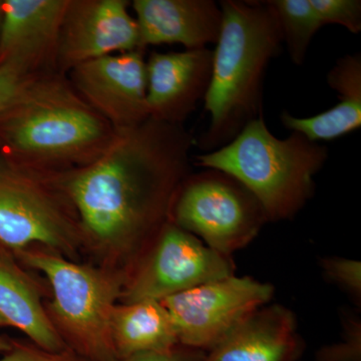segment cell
<instances>
[{"label":"cell","instance_id":"1","mask_svg":"<svg viewBox=\"0 0 361 361\" xmlns=\"http://www.w3.org/2000/svg\"><path fill=\"white\" fill-rule=\"evenodd\" d=\"M195 142L184 126L149 118L118 132L94 163L59 174L80 216L84 261L127 281L170 222Z\"/></svg>","mask_w":361,"mask_h":361},{"label":"cell","instance_id":"2","mask_svg":"<svg viewBox=\"0 0 361 361\" xmlns=\"http://www.w3.org/2000/svg\"><path fill=\"white\" fill-rule=\"evenodd\" d=\"M116 134L63 73L33 78L0 111V157L39 172L87 167L106 153Z\"/></svg>","mask_w":361,"mask_h":361},{"label":"cell","instance_id":"3","mask_svg":"<svg viewBox=\"0 0 361 361\" xmlns=\"http://www.w3.org/2000/svg\"><path fill=\"white\" fill-rule=\"evenodd\" d=\"M222 27L213 51L212 77L205 99L208 129L195 145L209 152L232 142L247 123L263 115V82L282 35L269 1L220 2Z\"/></svg>","mask_w":361,"mask_h":361},{"label":"cell","instance_id":"4","mask_svg":"<svg viewBox=\"0 0 361 361\" xmlns=\"http://www.w3.org/2000/svg\"><path fill=\"white\" fill-rule=\"evenodd\" d=\"M329 159L326 147L298 132L275 137L259 116L222 148L194 157L197 167L238 180L259 202L268 221L294 217L314 192L315 175Z\"/></svg>","mask_w":361,"mask_h":361},{"label":"cell","instance_id":"5","mask_svg":"<svg viewBox=\"0 0 361 361\" xmlns=\"http://www.w3.org/2000/svg\"><path fill=\"white\" fill-rule=\"evenodd\" d=\"M39 272L51 288L45 312L66 348L87 361H118L111 338V313L125 279L87 261H71L42 246L14 254Z\"/></svg>","mask_w":361,"mask_h":361},{"label":"cell","instance_id":"6","mask_svg":"<svg viewBox=\"0 0 361 361\" xmlns=\"http://www.w3.org/2000/svg\"><path fill=\"white\" fill-rule=\"evenodd\" d=\"M32 246L84 261L80 216L59 174L0 157V249L14 255Z\"/></svg>","mask_w":361,"mask_h":361},{"label":"cell","instance_id":"7","mask_svg":"<svg viewBox=\"0 0 361 361\" xmlns=\"http://www.w3.org/2000/svg\"><path fill=\"white\" fill-rule=\"evenodd\" d=\"M170 221L226 256L248 245L268 222L245 187L211 169L188 175L176 195Z\"/></svg>","mask_w":361,"mask_h":361},{"label":"cell","instance_id":"8","mask_svg":"<svg viewBox=\"0 0 361 361\" xmlns=\"http://www.w3.org/2000/svg\"><path fill=\"white\" fill-rule=\"evenodd\" d=\"M230 256L204 245L200 239L168 222L123 286L120 303L161 301L234 275Z\"/></svg>","mask_w":361,"mask_h":361},{"label":"cell","instance_id":"9","mask_svg":"<svg viewBox=\"0 0 361 361\" xmlns=\"http://www.w3.org/2000/svg\"><path fill=\"white\" fill-rule=\"evenodd\" d=\"M272 296L270 284L233 275L161 302L170 314L180 345L207 353L252 313L264 307Z\"/></svg>","mask_w":361,"mask_h":361},{"label":"cell","instance_id":"10","mask_svg":"<svg viewBox=\"0 0 361 361\" xmlns=\"http://www.w3.org/2000/svg\"><path fill=\"white\" fill-rule=\"evenodd\" d=\"M66 75L80 96L116 132L133 129L149 120L144 51L122 52L85 61Z\"/></svg>","mask_w":361,"mask_h":361},{"label":"cell","instance_id":"11","mask_svg":"<svg viewBox=\"0 0 361 361\" xmlns=\"http://www.w3.org/2000/svg\"><path fill=\"white\" fill-rule=\"evenodd\" d=\"M128 0H68L59 37V73L114 52L142 51Z\"/></svg>","mask_w":361,"mask_h":361},{"label":"cell","instance_id":"12","mask_svg":"<svg viewBox=\"0 0 361 361\" xmlns=\"http://www.w3.org/2000/svg\"><path fill=\"white\" fill-rule=\"evenodd\" d=\"M68 4V0H4L0 66L32 77L59 73V37Z\"/></svg>","mask_w":361,"mask_h":361},{"label":"cell","instance_id":"13","mask_svg":"<svg viewBox=\"0 0 361 361\" xmlns=\"http://www.w3.org/2000/svg\"><path fill=\"white\" fill-rule=\"evenodd\" d=\"M146 66L149 118L183 126L208 92L212 77V49L153 52Z\"/></svg>","mask_w":361,"mask_h":361},{"label":"cell","instance_id":"14","mask_svg":"<svg viewBox=\"0 0 361 361\" xmlns=\"http://www.w3.org/2000/svg\"><path fill=\"white\" fill-rule=\"evenodd\" d=\"M142 51L149 45L182 44L199 49L219 39L223 14L213 0H135Z\"/></svg>","mask_w":361,"mask_h":361},{"label":"cell","instance_id":"15","mask_svg":"<svg viewBox=\"0 0 361 361\" xmlns=\"http://www.w3.org/2000/svg\"><path fill=\"white\" fill-rule=\"evenodd\" d=\"M302 351L293 313L272 305L252 313L204 361H299Z\"/></svg>","mask_w":361,"mask_h":361},{"label":"cell","instance_id":"16","mask_svg":"<svg viewBox=\"0 0 361 361\" xmlns=\"http://www.w3.org/2000/svg\"><path fill=\"white\" fill-rule=\"evenodd\" d=\"M18 262L11 252L0 249V315L9 327H16L28 341L47 350L66 348L47 312L44 302L51 298L47 280Z\"/></svg>","mask_w":361,"mask_h":361},{"label":"cell","instance_id":"17","mask_svg":"<svg viewBox=\"0 0 361 361\" xmlns=\"http://www.w3.org/2000/svg\"><path fill=\"white\" fill-rule=\"evenodd\" d=\"M327 82L338 94V103L329 110L307 118H297L283 111L282 125L310 141H334L361 127V54H346L327 75Z\"/></svg>","mask_w":361,"mask_h":361},{"label":"cell","instance_id":"18","mask_svg":"<svg viewBox=\"0 0 361 361\" xmlns=\"http://www.w3.org/2000/svg\"><path fill=\"white\" fill-rule=\"evenodd\" d=\"M111 330L118 360L168 350L180 344L170 314L161 301L116 303Z\"/></svg>","mask_w":361,"mask_h":361},{"label":"cell","instance_id":"19","mask_svg":"<svg viewBox=\"0 0 361 361\" xmlns=\"http://www.w3.org/2000/svg\"><path fill=\"white\" fill-rule=\"evenodd\" d=\"M276 14L282 42L292 63L302 66L311 42L322 27L310 0H268Z\"/></svg>","mask_w":361,"mask_h":361},{"label":"cell","instance_id":"20","mask_svg":"<svg viewBox=\"0 0 361 361\" xmlns=\"http://www.w3.org/2000/svg\"><path fill=\"white\" fill-rule=\"evenodd\" d=\"M310 2L322 26L341 25L353 35L361 32L360 0H310Z\"/></svg>","mask_w":361,"mask_h":361},{"label":"cell","instance_id":"21","mask_svg":"<svg viewBox=\"0 0 361 361\" xmlns=\"http://www.w3.org/2000/svg\"><path fill=\"white\" fill-rule=\"evenodd\" d=\"M0 361H87L71 348L47 350L32 341L13 339L11 348L2 355Z\"/></svg>","mask_w":361,"mask_h":361},{"label":"cell","instance_id":"22","mask_svg":"<svg viewBox=\"0 0 361 361\" xmlns=\"http://www.w3.org/2000/svg\"><path fill=\"white\" fill-rule=\"evenodd\" d=\"M361 324L356 317H350L341 343L325 346L318 351L315 361H360Z\"/></svg>","mask_w":361,"mask_h":361},{"label":"cell","instance_id":"23","mask_svg":"<svg viewBox=\"0 0 361 361\" xmlns=\"http://www.w3.org/2000/svg\"><path fill=\"white\" fill-rule=\"evenodd\" d=\"M325 275L355 299L361 296V263L344 258H327L322 262Z\"/></svg>","mask_w":361,"mask_h":361},{"label":"cell","instance_id":"24","mask_svg":"<svg viewBox=\"0 0 361 361\" xmlns=\"http://www.w3.org/2000/svg\"><path fill=\"white\" fill-rule=\"evenodd\" d=\"M205 355V351L178 344L168 350L139 353L121 358L118 361H204Z\"/></svg>","mask_w":361,"mask_h":361},{"label":"cell","instance_id":"25","mask_svg":"<svg viewBox=\"0 0 361 361\" xmlns=\"http://www.w3.org/2000/svg\"><path fill=\"white\" fill-rule=\"evenodd\" d=\"M33 78L35 77L25 75L11 66H0V111L13 101Z\"/></svg>","mask_w":361,"mask_h":361},{"label":"cell","instance_id":"26","mask_svg":"<svg viewBox=\"0 0 361 361\" xmlns=\"http://www.w3.org/2000/svg\"><path fill=\"white\" fill-rule=\"evenodd\" d=\"M11 343H13V338L9 337L0 336V353L4 355L11 348Z\"/></svg>","mask_w":361,"mask_h":361},{"label":"cell","instance_id":"27","mask_svg":"<svg viewBox=\"0 0 361 361\" xmlns=\"http://www.w3.org/2000/svg\"><path fill=\"white\" fill-rule=\"evenodd\" d=\"M2 25H4V0H0V37H1Z\"/></svg>","mask_w":361,"mask_h":361},{"label":"cell","instance_id":"28","mask_svg":"<svg viewBox=\"0 0 361 361\" xmlns=\"http://www.w3.org/2000/svg\"><path fill=\"white\" fill-rule=\"evenodd\" d=\"M4 327H9V324L7 323L6 320L0 315V329H4Z\"/></svg>","mask_w":361,"mask_h":361}]
</instances>
